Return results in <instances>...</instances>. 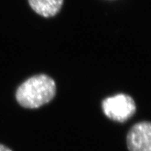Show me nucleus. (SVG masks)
Listing matches in <instances>:
<instances>
[{"label": "nucleus", "instance_id": "f257e3e1", "mask_svg": "<svg viewBox=\"0 0 151 151\" xmlns=\"http://www.w3.org/2000/svg\"><path fill=\"white\" fill-rule=\"evenodd\" d=\"M57 93V85L46 74L33 75L22 83L15 91V100L26 109H38L51 102Z\"/></svg>", "mask_w": 151, "mask_h": 151}, {"label": "nucleus", "instance_id": "39448f33", "mask_svg": "<svg viewBox=\"0 0 151 151\" xmlns=\"http://www.w3.org/2000/svg\"><path fill=\"white\" fill-rule=\"evenodd\" d=\"M0 151H12L10 148H9L6 146L3 145V144H0Z\"/></svg>", "mask_w": 151, "mask_h": 151}, {"label": "nucleus", "instance_id": "f03ea898", "mask_svg": "<svg viewBox=\"0 0 151 151\" xmlns=\"http://www.w3.org/2000/svg\"><path fill=\"white\" fill-rule=\"evenodd\" d=\"M101 108L106 117L111 121L125 123L136 113V103L132 97L127 94H117L104 98Z\"/></svg>", "mask_w": 151, "mask_h": 151}, {"label": "nucleus", "instance_id": "20e7f679", "mask_svg": "<svg viewBox=\"0 0 151 151\" xmlns=\"http://www.w3.org/2000/svg\"><path fill=\"white\" fill-rule=\"evenodd\" d=\"M33 11L44 18H52L59 13L64 0H28Z\"/></svg>", "mask_w": 151, "mask_h": 151}, {"label": "nucleus", "instance_id": "7ed1b4c3", "mask_svg": "<svg viewBox=\"0 0 151 151\" xmlns=\"http://www.w3.org/2000/svg\"><path fill=\"white\" fill-rule=\"evenodd\" d=\"M127 146L129 151H151V122L134 124L127 135Z\"/></svg>", "mask_w": 151, "mask_h": 151}]
</instances>
